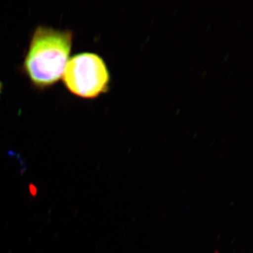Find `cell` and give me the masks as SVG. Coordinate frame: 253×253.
<instances>
[{
    "instance_id": "cell-1",
    "label": "cell",
    "mask_w": 253,
    "mask_h": 253,
    "mask_svg": "<svg viewBox=\"0 0 253 253\" xmlns=\"http://www.w3.org/2000/svg\"><path fill=\"white\" fill-rule=\"evenodd\" d=\"M72 41L70 31L37 28L23 65L33 84L44 88L59 81L67 65Z\"/></svg>"
},
{
    "instance_id": "cell-2",
    "label": "cell",
    "mask_w": 253,
    "mask_h": 253,
    "mask_svg": "<svg viewBox=\"0 0 253 253\" xmlns=\"http://www.w3.org/2000/svg\"><path fill=\"white\" fill-rule=\"evenodd\" d=\"M63 83L73 94L94 99L109 89L110 74L106 63L94 53H82L68 61Z\"/></svg>"
},
{
    "instance_id": "cell-3",
    "label": "cell",
    "mask_w": 253,
    "mask_h": 253,
    "mask_svg": "<svg viewBox=\"0 0 253 253\" xmlns=\"http://www.w3.org/2000/svg\"><path fill=\"white\" fill-rule=\"evenodd\" d=\"M2 83H1V81H0V95H1V92H2Z\"/></svg>"
}]
</instances>
